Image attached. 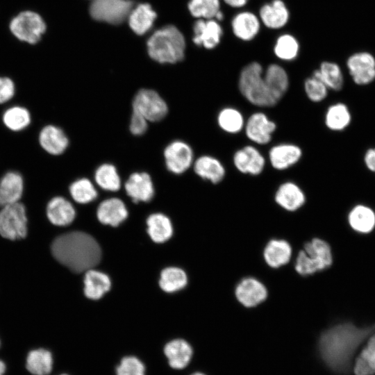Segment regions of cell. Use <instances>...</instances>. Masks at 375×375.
<instances>
[{
  "instance_id": "27",
  "label": "cell",
  "mask_w": 375,
  "mask_h": 375,
  "mask_svg": "<svg viewBox=\"0 0 375 375\" xmlns=\"http://www.w3.org/2000/svg\"><path fill=\"white\" fill-rule=\"evenodd\" d=\"M156 13L149 3H140L131 10L128 19L132 31L137 35H144L153 26Z\"/></svg>"
},
{
  "instance_id": "20",
  "label": "cell",
  "mask_w": 375,
  "mask_h": 375,
  "mask_svg": "<svg viewBox=\"0 0 375 375\" xmlns=\"http://www.w3.org/2000/svg\"><path fill=\"white\" fill-rule=\"evenodd\" d=\"M38 141L44 151L53 156L62 154L69 145L65 132L58 126L49 124L40 131Z\"/></svg>"
},
{
  "instance_id": "32",
  "label": "cell",
  "mask_w": 375,
  "mask_h": 375,
  "mask_svg": "<svg viewBox=\"0 0 375 375\" xmlns=\"http://www.w3.org/2000/svg\"><path fill=\"white\" fill-rule=\"evenodd\" d=\"M291 255V247L284 240H272L264 249V258L267 265L273 268H278L287 264Z\"/></svg>"
},
{
  "instance_id": "19",
  "label": "cell",
  "mask_w": 375,
  "mask_h": 375,
  "mask_svg": "<svg viewBox=\"0 0 375 375\" xmlns=\"http://www.w3.org/2000/svg\"><path fill=\"white\" fill-rule=\"evenodd\" d=\"M263 77L270 94L278 103L290 88L288 72L281 65L272 63L264 69Z\"/></svg>"
},
{
  "instance_id": "38",
  "label": "cell",
  "mask_w": 375,
  "mask_h": 375,
  "mask_svg": "<svg viewBox=\"0 0 375 375\" xmlns=\"http://www.w3.org/2000/svg\"><path fill=\"white\" fill-rule=\"evenodd\" d=\"M51 353L44 349L29 352L26 359V368L34 375H47L52 369Z\"/></svg>"
},
{
  "instance_id": "37",
  "label": "cell",
  "mask_w": 375,
  "mask_h": 375,
  "mask_svg": "<svg viewBox=\"0 0 375 375\" xmlns=\"http://www.w3.org/2000/svg\"><path fill=\"white\" fill-rule=\"evenodd\" d=\"M300 46L297 39L290 33L279 35L274 46V53L281 60L292 61L299 53Z\"/></svg>"
},
{
  "instance_id": "43",
  "label": "cell",
  "mask_w": 375,
  "mask_h": 375,
  "mask_svg": "<svg viewBox=\"0 0 375 375\" xmlns=\"http://www.w3.org/2000/svg\"><path fill=\"white\" fill-rule=\"evenodd\" d=\"M190 14L197 19H215L221 10L220 0H190L188 3Z\"/></svg>"
},
{
  "instance_id": "49",
  "label": "cell",
  "mask_w": 375,
  "mask_h": 375,
  "mask_svg": "<svg viewBox=\"0 0 375 375\" xmlns=\"http://www.w3.org/2000/svg\"><path fill=\"white\" fill-rule=\"evenodd\" d=\"M227 6L233 8H241L245 6L249 0H222Z\"/></svg>"
},
{
  "instance_id": "44",
  "label": "cell",
  "mask_w": 375,
  "mask_h": 375,
  "mask_svg": "<svg viewBox=\"0 0 375 375\" xmlns=\"http://www.w3.org/2000/svg\"><path fill=\"white\" fill-rule=\"evenodd\" d=\"M303 90L307 98L313 103L324 101L329 91L324 83L312 75L305 79Z\"/></svg>"
},
{
  "instance_id": "33",
  "label": "cell",
  "mask_w": 375,
  "mask_h": 375,
  "mask_svg": "<svg viewBox=\"0 0 375 375\" xmlns=\"http://www.w3.org/2000/svg\"><path fill=\"white\" fill-rule=\"evenodd\" d=\"M84 283L85 295L94 300L100 299L110 290L111 285L110 280L106 274L91 269L86 272Z\"/></svg>"
},
{
  "instance_id": "51",
  "label": "cell",
  "mask_w": 375,
  "mask_h": 375,
  "mask_svg": "<svg viewBox=\"0 0 375 375\" xmlns=\"http://www.w3.org/2000/svg\"><path fill=\"white\" fill-rule=\"evenodd\" d=\"M6 370V365L3 361L0 360V375H3Z\"/></svg>"
},
{
  "instance_id": "46",
  "label": "cell",
  "mask_w": 375,
  "mask_h": 375,
  "mask_svg": "<svg viewBox=\"0 0 375 375\" xmlns=\"http://www.w3.org/2000/svg\"><path fill=\"white\" fill-rule=\"evenodd\" d=\"M15 94V85L9 77L0 76V104L12 99Z\"/></svg>"
},
{
  "instance_id": "36",
  "label": "cell",
  "mask_w": 375,
  "mask_h": 375,
  "mask_svg": "<svg viewBox=\"0 0 375 375\" xmlns=\"http://www.w3.org/2000/svg\"><path fill=\"white\" fill-rule=\"evenodd\" d=\"M5 126L14 132L26 128L31 122V116L27 108L21 106H13L7 108L2 115Z\"/></svg>"
},
{
  "instance_id": "45",
  "label": "cell",
  "mask_w": 375,
  "mask_h": 375,
  "mask_svg": "<svg viewBox=\"0 0 375 375\" xmlns=\"http://www.w3.org/2000/svg\"><path fill=\"white\" fill-rule=\"evenodd\" d=\"M144 364L136 357H124L117 367V375H144Z\"/></svg>"
},
{
  "instance_id": "18",
  "label": "cell",
  "mask_w": 375,
  "mask_h": 375,
  "mask_svg": "<svg viewBox=\"0 0 375 375\" xmlns=\"http://www.w3.org/2000/svg\"><path fill=\"white\" fill-rule=\"evenodd\" d=\"M235 296L245 307H254L262 302L267 296L265 286L254 278H243L235 288Z\"/></svg>"
},
{
  "instance_id": "1",
  "label": "cell",
  "mask_w": 375,
  "mask_h": 375,
  "mask_svg": "<svg viewBox=\"0 0 375 375\" xmlns=\"http://www.w3.org/2000/svg\"><path fill=\"white\" fill-rule=\"evenodd\" d=\"M375 333V324L358 327L344 322L327 329L319 340V351L325 364L335 372H349L351 360L361 344Z\"/></svg>"
},
{
  "instance_id": "7",
  "label": "cell",
  "mask_w": 375,
  "mask_h": 375,
  "mask_svg": "<svg viewBox=\"0 0 375 375\" xmlns=\"http://www.w3.org/2000/svg\"><path fill=\"white\" fill-rule=\"evenodd\" d=\"M27 233L25 206L17 202L2 207L0 211V235L8 240L24 238Z\"/></svg>"
},
{
  "instance_id": "30",
  "label": "cell",
  "mask_w": 375,
  "mask_h": 375,
  "mask_svg": "<svg viewBox=\"0 0 375 375\" xmlns=\"http://www.w3.org/2000/svg\"><path fill=\"white\" fill-rule=\"evenodd\" d=\"M351 113L348 106L342 102L330 105L326 110L324 124L328 129L340 132L346 129L351 122Z\"/></svg>"
},
{
  "instance_id": "14",
  "label": "cell",
  "mask_w": 375,
  "mask_h": 375,
  "mask_svg": "<svg viewBox=\"0 0 375 375\" xmlns=\"http://www.w3.org/2000/svg\"><path fill=\"white\" fill-rule=\"evenodd\" d=\"M303 156L302 149L291 142H281L271 147L267 159L271 167L277 171H285L296 165Z\"/></svg>"
},
{
  "instance_id": "40",
  "label": "cell",
  "mask_w": 375,
  "mask_h": 375,
  "mask_svg": "<svg viewBox=\"0 0 375 375\" xmlns=\"http://www.w3.org/2000/svg\"><path fill=\"white\" fill-rule=\"evenodd\" d=\"M188 282L183 270L178 267H167L160 274V287L167 292H174L183 288Z\"/></svg>"
},
{
  "instance_id": "11",
  "label": "cell",
  "mask_w": 375,
  "mask_h": 375,
  "mask_svg": "<svg viewBox=\"0 0 375 375\" xmlns=\"http://www.w3.org/2000/svg\"><path fill=\"white\" fill-rule=\"evenodd\" d=\"M266 158L255 145L248 144L236 150L233 156V164L241 174L256 176L260 175L266 166Z\"/></svg>"
},
{
  "instance_id": "5",
  "label": "cell",
  "mask_w": 375,
  "mask_h": 375,
  "mask_svg": "<svg viewBox=\"0 0 375 375\" xmlns=\"http://www.w3.org/2000/svg\"><path fill=\"white\" fill-rule=\"evenodd\" d=\"M333 262L329 244L323 240L314 238L300 251L295 264L296 271L302 276L312 274L329 267Z\"/></svg>"
},
{
  "instance_id": "17",
  "label": "cell",
  "mask_w": 375,
  "mask_h": 375,
  "mask_svg": "<svg viewBox=\"0 0 375 375\" xmlns=\"http://www.w3.org/2000/svg\"><path fill=\"white\" fill-rule=\"evenodd\" d=\"M258 17L265 26L277 30L283 28L288 23L290 11L283 0H272L260 8Z\"/></svg>"
},
{
  "instance_id": "15",
  "label": "cell",
  "mask_w": 375,
  "mask_h": 375,
  "mask_svg": "<svg viewBox=\"0 0 375 375\" xmlns=\"http://www.w3.org/2000/svg\"><path fill=\"white\" fill-rule=\"evenodd\" d=\"M193 42L206 49H215L221 42L223 28L215 19H198L193 26Z\"/></svg>"
},
{
  "instance_id": "31",
  "label": "cell",
  "mask_w": 375,
  "mask_h": 375,
  "mask_svg": "<svg viewBox=\"0 0 375 375\" xmlns=\"http://www.w3.org/2000/svg\"><path fill=\"white\" fill-rule=\"evenodd\" d=\"M246 118L242 112L233 106L222 108L217 116V123L224 133L235 135L243 131Z\"/></svg>"
},
{
  "instance_id": "39",
  "label": "cell",
  "mask_w": 375,
  "mask_h": 375,
  "mask_svg": "<svg viewBox=\"0 0 375 375\" xmlns=\"http://www.w3.org/2000/svg\"><path fill=\"white\" fill-rule=\"evenodd\" d=\"M353 369L356 375L375 374V333L369 337L367 345L356 358Z\"/></svg>"
},
{
  "instance_id": "34",
  "label": "cell",
  "mask_w": 375,
  "mask_h": 375,
  "mask_svg": "<svg viewBox=\"0 0 375 375\" xmlns=\"http://www.w3.org/2000/svg\"><path fill=\"white\" fill-rule=\"evenodd\" d=\"M348 221L350 226L355 231L360 233H370L375 225V214L368 206H355L349 212Z\"/></svg>"
},
{
  "instance_id": "12",
  "label": "cell",
  "mask_w": 375,
  "mask_h": 375,
  "mask_svg": "<svg viewBox=\"0 0 375 375\" xmlns=\"http://www.w3.org/2000/svg\"><path fill=\"white\" fill-rule=\"evenodd\" d=\"M347 68L356 85H367L375 80V57L369 52L351 54L347 60Z\"/></svg>"
},
{
  "instance_id": "35",
  "label": "cell",
  "mask_w": 375,
  "mask_h": 375,
  "mask_svg": "<svg viewBox=\"0 0 375 375\" xmlns=\"http://www.w3.org/2000/svg\"><path fill=\"white\" fill-rule=\"evenodd\" d=\"M147 232L153 241L162 243L169 240L173 233L169 219L161 214L151 215L147 220Z\"/></svg>"
},
{
  "instance_id": "4",
  "label": "cell",
  "mask_w": 375,
  "mask_h": 375,
  "mask_svg": "<svg viewBox=\"0 0 375 375\" xmlns=\"http://www.w3.org/2000/svg\"><path fill=\"white\" fill-rule=\"evenodd\" d=\"M262 65L253 61L241 69L238 81L241 95L251 105L258 108H272L278 104L270 94L263 77Z\"/></svg>"
},
{
  "instance_id": "22",
  "label": "cell",
  "mask_w": 375,
  "mask_h": 375,
  "mask_svg": "<svg viewBox=\"0 0 375 375\" xmlns=\"http://www.w3.org/2000/svg\"><path fill=\"white\" fill-rule=\"evenodd\" d=\"M124 187L127 194L136 203L150 201L154 195L153 182L146 172L133 173Z\"/></svg>"
},
{
  "instance_id": "26",
  "label": "cell",
  "mask_w": 375,
  "mask_h": 375,
  "mask_svg": "<svg viewBox=\"0 0 375 375\" xmlns=\"http://www.w3.org/2000/svg\"><path fill=\"white\" fill-rule=\"evenodd\" d=\"M72 204L62 197L51 199L47 206V215L54 225L65 226L72 222L75 217Z\"/></svg>"
},
{
  "instance_id": "21",
  "label": "cell",
  "mask_w": 375,
  "mask_h": 375,
  "mask_svg": "<svg viewBox=\"0 0 375 375\" xmlns=\"http://www.w3.org/2000/svg\"><path fill=\"white\" fill-rule=\"evenodd\" d=\"M193 168L197 176L213 184L221 183L226 174L223 162L210 155H203L197 158L194 161Z\"/></svg>"
},
{
  "instance_id": "50",
  "label": "cell",
  "mask_w": 375,
  "mask_h": 375,
  "mask_svg": "<svg viewBox=\"0 0 375 375\" xmlns=\"http://www.w3.org/2000/svg\"><path fill=\"white\" fill-rule=\"evenodd\" d=\"M224 15L223 12L222 10H219L217 13V15H216V16L215 17V19H216L217 22H219L222 21L224 19Z\"/></svg>"
},
{
  "instance_id": "9",
  "label": "cell",
  "mask_w": 375,
  "mask_h": 375,
  "mask_svg": "<svg viewBox=\"0 0 375 375\" xmlns=\"http://www.w3.org/2000/svg\"><path fill=\"white\" fill-rule=\"evenodd\" d=\"M133 110L151 122L162 119L168 112L164 99L150 89H142L138 92L133 101Z\"/></svg>"
},
{
  "instance_id": "23",
  "label": "cell",
  "mask_w": 375,
  "mask_h": 375,
  "mask_svg": "<svg viewBox=\"0 0 375 375\" xmlns=\"http://www.w3.org/2000/svg\"><path fill=\"white\" fill-rule=\"evenodd\" d=\"M274 199L276 203L285 210L295 211L305 203L306 195L298 184L288 181L278 187Z\"/></svg>"
},
{
  "instance_id": "41",
  "label": "cell",
  "mask_w": 375,
  "mask_h": 375,
  "mask_svg": "<svg viewBox=\"0 0 375 375\" xmlns=\"http://www.w3.org/2000/svg\"><path fill=\"white\" fill-rule=\"evenodd\" d=\"M95 181L102 189L108 191H117L121 187V180L115 167L105 163L95 171Z\"/></svg>"
},
{
  "instance_id": "8",
  "label": "cell",
  "mask_w": 375,
  "mask_h": 375,
  "mask_svg": "<svg viewBox=\"0 0 375 375\" xmlns=\"http://www.w3.org/2000/svg\"><path fill=\"white\" fill-rule=\"evenodd\" d=\"M132 8L131 0H93L90 14L95 20L119 24L128 18Z\"/></svg>"
},
{
  "instance_id": "48",
  "label": "cell",
  "mask_w": 375,
  "mask_h": 375,
  "mask_svg": "<svg viewBox=\"0 0 375 375\" xmlns=\"http://www.w3.org/2000/svg\"><path fill=\"white\" fill-rule=\"evenodd\" d=\"M365 167L375 174V147L368 149L364 155Z\"/></svg>"
},
{
  "instance_id": "52",
  "label": "cell",
  "mask_w": 375,
  "mask_h": 375,
  "mask_svg": "<svg viewBox=\"0 0 375 375\" xmlns=\"http://www.w3.org/2000/svg\"><path fill=\"white\" fill-rule=\"evenodd\" d=\"M192 375H205V374H202L201 372H196V373L192 374Z\"/></svg>"
},
{
  "instance_id": "47",
  "label": "cell",
  "mask_w": 375,
  "mask_h": 375,
  "mask_svg": "<svg viewBox=\"0 0 375 375\" xmlns=\"http://www.w3.org/2000/svg\"><path fill=\"white\" fill-rule=\"evenodd\" d=\"M147 122L143 116L135 112H133L129 125V129L131 133L135 135L144 134L148 127Z\"/></svg>"
},
{
  "instance_id": "16",
  "label": "cell",
  "mask_w": 375,
  "mask_h": 375,
  "mask_svg": "<svg viewBox=\"0 0 375 375\" xmlns=\"http://www.w3.org/2000/svg\"><path fill=\"white\" fill-rule=\"evenodd\" d=\"M233 35L240 40L249 42L253 40L260 31L261 22L258 15L249 10L235 14L231 22Z\"/></svg>"
},
{
  "instance_id": "13",
  "label": "cell",
  "mask_w": 375,
  "mask_h": 375,
  "mask_svg": "<svg viewBox=\"0 0 375 375\" xmlns=\"http://www.w3.org/2000/svg\"><path fill=\"white\" fill-rule=\"evenodd\" d=\"M164 158L168 170L176 174H183L194 163L192 149L181 140L174 141L167 146Z\"/></svg>"
},
{
  "instance_id": "25",
  "label": "cell",
  "mask_w": 375,
  "mask_h": 375,
  "mask_svg": "<svg viewBox=\"0 0 375 375\" xmlns=\"http://www.w3.org/2000/svg\"><path fill=\"white\" fill-rule=\"evenodd\" d=\"M97 215L102 224L117 226L126 219L128 211L122 200L111 198L104 200L99 204Z\"/></svg>"
},
{
  "instance_id": "24",
  "label": "cell",
  "mask_w": 375,
  "mask_h": 375,
  "mask_svg": "<svg viewBox=\"0 0 375 375\" xmlns=\"http://www.w3.org/2000/svg\"><path fill=\"white\" fill-rule=\"evenodd\" d=\"M24 191V179L16 171L6 172L0 179V206L19 202Z\"/></svg>"
},
{
  "instance_id": "29",
  "label": "cell",
  "mask_w": 375,
  "mask_h": 375,
  "mask_svg": "<svg viewBox=\"0 0 375 375\" xmlns=\"http://www.w3.org/2000/svg\"><path fill=\"white\" fill-rule=\"evenodd\" d=\"M164 352L168 359L169 365L174 369L185 367L192 356V349L186 341L181 339L174 340L168 342Z\"/></svg>"
},
{
  "instance_id": "42",
  "label": "cell",
  "mask_w": 375,
  "mask_h": 375,
  "mask_svg": "<svg viewBox=\"0 0 375 375\" xmlns=\"http://www.w3.org/2000/svg\"><path fill=\"white\" fill-rule=\"evenodd\" d=\"M69 190L73 199L79 203H88L94 200L97 197V192L94 185L85 178L74 181L70 185Z\"/></svg>"
},
{
  "instance_id": "28",
  "label": "cell",
  "mask_w": 375,
  "mask_h": 375,
  "mask_svg": "<svg viewBox=\"0 0 375 375\" xmlns=\"http://www.w3.org/2000/svg\"><path fill=\"white\" fill-rule=\"evenodd\" d=\"M312 76L319 79L330 90L339 92L344 86V80L339 65L331 61H323Z\"/></svg>"
},
{
  "instance_id": "2",
  "label": "cell",
  "mask_w": 375,
  "mask_h": 375,
  "mask_svg": "<svg viewBox=\"0 0 375 375\" xmlns=\"http://www.w3.org/2000/svg\"><path fill=\"white\" fill-rule=\"evenodd\" d=\"M53 257L73 272L88 271L101 260V251L95 239L83 232L73 231L56 238L51 244Z\"/></svg>"
},
{
  "instance_id": "6",
  "label": "cell",
  "mask_w": 375,
  "mask_h": 375,
  "mask_svg": "<svg viewBox=\"0 0 375 375\" xmlns=\"http://www.w3.org/2000/svg\"><path fill=\"white\" fill-rule=\"evenodd\" d=\"M9 28L12 35L18 40L33 44L44 34L47 26L38 13L26 10L21 12L11 19Z\"/></svg>"
},
{
  "instance_id": "10",
  "label": "cell",
  "mask_w": 375,
  "mask_h": 375,
  "mask_svg": "<svg viewBox=\"0 0 375 375\" xmlns=\"http://www.w3.org/2000/svg\"><path fill=\"white\" fill-rule=\"evenodd\" d=\"M276 128V123L265 112L257 111L246 119L243 131L253 144L266 145L272 141Z\"/></svg>"
},
{
  "instance_id": "53",
  "label": "cell",
  "mask_w": 375,
  "mask_h": 375,
  "mask_svg": "<svg viewBox=\"0 0 375 375\" xmlns=\"http://www.w3.org/2000/svg\"><path fill=\"white\" fill-rule=\"evenodd\" d=\"M62 375H67V374H62Z\"/></svg>"
},
{
  "instance_id": "3",
  "label": "cell",
  "mask_w": 375,
  "mask_h": 375,
  "mask_svg": "<svg viewBox=\"0 0 375 375\" xmlns=\"http://www.w3.org/2000/svg\"><path fill=\"white\" fill-rule=\"evenodd\" d=\"M149 56L160 63H176L185 56V41L174 26L167 25L156 31L147 40Z\"/></svg>"
}]
</instances>
